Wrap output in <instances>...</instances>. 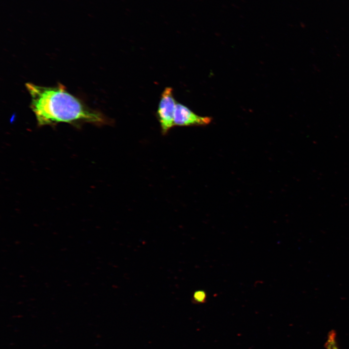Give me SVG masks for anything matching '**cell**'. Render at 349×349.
Here are the masks:
<instances>
[{"instance_id": "1", "label": "cell", "mask_w": 349, "mask_h": 349, "mask_svg": "<svg viewBox=\"0 0 349 349\" xmlns=\"http://www.w3.org/2000/svg\"><path fill=\"white\" fill-rule=\"evenodd\" d=\"M26 87L31 98V108L39 126L61 122L77 126L87 123L97 126L112 123L101 112L87 107L62 84L46 87L29 82Z\"/></svg>"}, {"instance_id": "2", "label": "cell", "mask_w": 349, "mask_h": 349, "mask_svg": "<svg viewBox=\"0 0 349 349\" xmlns=\"http://www.w3.org/2000/svg\"><path fill=\"white\" fill-rule=\"evenodd\" d=\"M176 103L173 88H165L161 94L157 111V116L163 135H166L174 126V115Z\"/></svg>"}, {"instance_id": "3", "label": "cell", "mask_w": 349, "mask_h": 349, "mask_svg": "<svg viewBox=\"0 0 349 349\" xmlns=\"http://www.w3.org/2000/svg\"><path fill=\"white\" fill-rule=\"evenodd\" d=\"M211 121V117L198 115L183 104L176 103L174 115V126H203L208 125Z\"/></svg>"}, {"instance_id": "4", "label": "cell", "mask_w": 349, "mask_h": 349, "mask_svg": "<svg viewBox=\"0 0 349 349\" xmlns=\"http://www.w3.org/2000/svg\"><path fill=\"white\" fill-rule=\"evenodd\" d=\"M326 349H339L335 339V335L333 333L329 334L326 343Z\"/></svg>"}, {"instance_id": "5", "label": "cell", "mask_w": 349, "mask_h": 349, "mask_svg": "<svg viewBox=\"0 0 349 349\" xmlns=\"http://www.w3.org/2000/svg\"><path fill=\"white\" fill-rule=\"evenodd\" d=\"M206 294L203 291H197L193 295L194 301L197 303H202L206 301Z\"/></svg>"}]
</instances>
